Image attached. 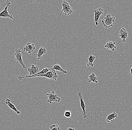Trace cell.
Here are the masks:
<instances>
[{
  "label": "cell",
  "instance_id": "cell-1",
  "mask_svg": "<svg viewBox=\"0 0 132 130\" xmlns=\"http://www.w3.org/2000/svg\"><path fill=\"white\" fill-rule=\"evenodd\" d=\"M51 70L49 71L46 74H44L39 75H32L29 76L28 75H26L25 76H16V78L18 79L21 80L22 79L24 78H31L32 77H36L37 76H42V77H45L48 79H52L56 81L57 79L58 75H57V73L55 71V70H53L51 68Z\"/></svg>",
  "mask_w": 132,
  "mask_h": 130
},
{
  "label": "cell",
  "instance_id": "cell-2",
  "mask_svg": "<svg viewBox=\"0 0 132 130\" xmlns=\"http://www.w3.org/2000/svg\"><path fill=\"white\" fill-rule=\"evenodd\" d=\"M116 17L111 16L110 14H107L106 17H104L102 20L103 26L106 28H109L113 26V23L115 22Z\"/></svg>",
  "mask_w": 132,
  "mask_h": 130
},
{
  "label": "cell",
  "instance_id": "cell-3",
  "mask_svg": "<svg viewBox=\"0 0 132 130\" xmlns=\"http://www.w3.org/2000/svg\"><path fill=\"white\" fill-rule=\"evenodd\" d=\"M78 95L80 98V106L82 109V114L81 116L83 117V118H86L87 119H92V116L90 114H87L85 110V104L83 100V97H82V94L80 92L78 93Z\"/></svg>",
  "mask_w": 132,
  "mask_h": 130
},
{
  "label": "cell",
  "instance_id": "cell-4",
  "mask_svg": "<svg viewBox=\"0 0 132 130\" xmlns=\"http://www.w3.org/2000/svg\"><path fill=\"white\" fill-rule=\"evenodd\" d=\"M62 11L64 13L65 15H69L72 13H74V11L72 9L71 7L70 6L68 2L65 1H63L62 4Z\"/></svg>",
  "mask_w": 132,
  "mask_h": 130
},
{
  "label": "cell",
  "instance_id": "cell-5",
  "mask_svg": "<svg viewBox=\"0 0 132 130\" xmlns=\"http://www.w3.org/2000/svg\"><path fill=\"white\" fill-rule=\"evenodd\" d=\"M47 96L48 97V99L47 101L50 103H52L53 102H59L61 101V98L57 97L54 90L50 93H47Z\"/></svg>",
  "mask_w": 132,
  "mask_h": 130
},
{
  "label": "cell",
  "instance_id": "cell-6",
  "mask_svg": "<svg viewBox=\"0 0 132 130\" xmlns=\"http://www.w3.org/2000/svg\"><path fill=\"white\" fill-rule=\"evenodd\" d=\"M21 51L20 49L17 48L15 50V60L17 63L20 64L24 69H26V67L25 65L23 59H22V55L21 53Z\"/></svg>",
  "mask_w": 132,
  "mask_h": 130
},
{
  "label": "cell",
  "instance_id": "cell-7",
  "mask_svg": "<svg viewBox=\"0 0 132 130\" xmlns=\"http://www.w3.org/2000/svg\"><path fill=\"white\" fill-rule=\"evenodd\" d=\"M6 6L5 7L4 10L0 13V17H5V18H10L11 19L13 20V15H12L10 14L8 11V6L12 4L10 1L7 0L6 1Z\"/></svg>",
  "mask_w": 132,
  "mask_h": 130
},
{
  "label": "cell",
  "instance_id": "cell-8",
  "mask_svg": "<svg viewBox=\"0 0 132 130\" xmlns=\"http://www.w3.org/2000/svg\"><path fill=\"white\" fill-rule=\"evenodd\" d=\"M94 12L95 13L94 21L95 24V25H98L99 24V18L101 15H103L104 14V10L101 8H98L94 10Z\"/></svg>",
  "mask_w": 132,
  "mask_h": 130
},
{
  "label": "cell",
  "instance_id": "cell-9",
  "mask_svg": "<svg viewBox=\"0 0 132 130\" xmlns=\"http://www.w3.org/2000/svg\"><path fill=\"white\" fill-rule=\"evenodd\" d=\"M28 70L29 73V74L28 75L30 76L34 75H35L38 73L39 70L38 66L32 64L28 68Z\"/></svg>",
  "mask_w": 132,
  "mask_h": 130
},
{
  "label": "cell",
  "instance_id": "cell-10",
  "mask_svg": "<svg viewBox=\"0 0 132 130\" xmlns=\"http://www.w3.org/2000/svg\"><path fill=\"white\" fill-rule=\"evenodd\" d=\"M35 48L36 47L34 44L29 42L26 44V46L24 47L23 50L29 54H31L35 50Z\"/></svg>",
  "mask_w": 132,
  "mask_h": 130
},
{
  "label": "cell",
  "instance_id": "cell-11",
  "mask_svg": "<svg viewBox=\"0 0 132 130\" xmlns=\"http://www.w3.org/2000/svg\"><path fill=\"white\" fill-rule=\"evenodd\" d=\"M128 32L125 29L122 28L119 32V37L122 39V41L126 42V39L127 38Z\"/></svg>",
  "mask_w": 132,
  "mask_h": 130
},
{
  "label": "cell",
  "instance_id": "cell-12",
  "mask_svg": "<svg viewBox=\"0 0 132 130\" xmlns=\"http://www.w3.org/2000/svg\"><path fill=\"white\" fill-rule=\"evenodd\" d=\"M5 103L6 105H8V107L12 109L13 111H14L15 112H16V113L17 114H21L20 111L17 110L16 108L15 107V105L11 102V100L10 99H6Z\"/></svg>",
  "mask_w": 132,
  "mask_h": 130
},
{
  "label": "cell",
  "instance_id": "cell-13",
  "mask_svg": "<svg viewBox=\"0 0 132 130\" xmlns=\"http://www.w3.org/2000/svg\"><path fill=\"white\" fill-rule=\"evenodd\" d=\"M115 42L111 41L107 42L106 45L104 46V47L107 49H109L113 51H114L116 49V47L115 46Z\"/></svg>",
  "mask_w": 132,
  "mask_h": 130
},
{
  "label": "cell",
  "instance_id": "cell-14",
  "mask_svg": "<svg viewBox=\"0 0 132 130\" xmlns=\"http://www.w3.org/2000/svg\"><path fill=\"white\" fill-rule=\"evenodd\" d=\"M118 117V115L116 112H114L110 114L107 117L106 119V121L108 123H110L112 122H114V119H116Z\"/></svg>",
  "mask_w": 132,
  "mask_h": 130
},
{
  "label": "cell",
  "instance_id": "cell-15",
  "mask_svg": "<svg viewBox=\"0 0 132 130\" xmlns=\"http://www.w3.org/2000/svg\"><path fill=\"white\" fill-rule=\"evenodd\" d=\"M47 53V50L45 48L41 47L39 50L38 52L37 55V59L39 60L41 59L42 56Z\"/></svg>",
  "mask_w": 132,
  "mask_h": 130
},
{
  "label": "cell",
  "instance_id": "cell-16",
  "mask_svg": "<svg viewBox=\"0 0 132 130\" xmlns=\"http://www.w3.org/2000/svg\"><path fill=\"white\" fill-rule=\"evenodd\" d=\"M91 82H93L95 83H97L98 82L97 77L94 73H92L89 76L88 82L90 83Z\"/></svg>",
  "mask_w": 132,
  "mask_h": 130
},
{
  "label": "cell",
  "instance_id": "cell-17",
  "mask_svg": "<svg viewBox=\"0 0 132 130\" xmlns=\"http://www.w3.org/2000/svg\"><path fill=\"white\" fill-rule=\"evenodd\" d=\"M95 59V56H92L91 54H90L89 57L88 59L89 62H88V63L87 64V67H89L90 66L94 67V64L93 63V62H94Z\"/></svg>",
  "mask_w": 132,
  "mask_h": 130
},
{
  "label": "cell",
  "instance_id": "cell-18",
  "mask_svg": "<svg viewBox=\"0 0 132 130\" xmlns=\"http://www.w3.org/2000/svg\"><path fill=\"white\" fill-rule=\"evenodd\" d=\"M52 69L54 70H55L61 72L63 74H67V71L63 70L61 67V66L59 64H56V65H54L53 67H52Z\"/></svg>",
  "mask_w": 132,
  "mask_h": 130
},
{
  "label": "cell",
  "instance_id": "cell-19",
  "mask_svg": "<svg viewBox=\"0 0 132 130\" xmlns=\"http://www.w3.org/2000/svg\"><path fill=\"white\" fill-rule=\"evenodd\" d=\"M51 69H48V68H45L43 69L41 71L39 72L38 73H37L35 75H39L44 74L47 73L49 71H50Z\"/></svg>",
  "mask_w": 132,
  "mask_h": 130
},
{
  "label": "cell",
  "instance_id": "cell-20",
  "mask_svg": "<svg viewBox=\"0 0 132 130\" xmlns=\"http://www.w3.org/2000/svg\"><path fill=\"white\" fill-rule=\"evenodd\" d=\"M50 130H60V128L57 125L54 124L50 126Z\"/></svg>",
  "mask_w": 132,
  "mask_h": 130
},
{
  "label": "cell",
  "instance_id": "cell-21",
  "mask_svg": "<svg viewBox=\"0 0 132 130\" xmlns=\"http://www.w3.org/2000/svg\"><path fill=\"white\" fill-rule=\"evenodd\" d=\"M71 111L70 110H67L64 111V116L66 118L71 117Z\"/></svg>",
  "mask_w": 132,
  "mask_h": 130
},
{
  "label": "cell",
  "instance_id": "cell-22",
  "mask_svg": "<svg viewBox=\"0 0 132 130\" xmlns=\"http://www.w3.org/2000/svg\"><path fill=\"white\" fill-rule=\"evenodd\" d=\"M129 75L130 76H132V66L131 68V70H130V72L129 74Z\"/></svg>",
  "mask_w": 132,
  "mask_h": 130
},
{
  "label": "cell",
  "instance_id": "cell-23",
  "mask_svg": "<svg viewBox=\"0 0 132 130\" xmlns=\"http://www.w3.org/2000/svg\"><path fill=\"white\" fill-rule=\"evenodd\" d=\"M67 130H75V129L74 128H72L71 127H69L68 129H67Z\"/></svg>",
  "mask_w": 132,
  "mask_h": 130
}]
</instances>
